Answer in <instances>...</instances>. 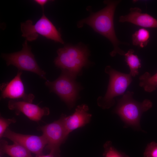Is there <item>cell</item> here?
Instances as JSON below:
<instances>
[{"instance_id":"obj_1","label":"cell","mask_w":157,"mask_h":157,"mask_svg":"<svg viewBox=\"0 0 157 157\" xmlns=\"http://www.w3.org/2000/svg\"><path fill=\"white\" fill-rule=\"evenodd\" d=\"M121 0H105L104 8L95 13L91 12L87 17L79 21L77 24L78 28L82 27L85 24L91 27L96 32L105 37L111 42L113 50L110 53L112 57L118 54L124 55L126 52L119 47L121 44L129 45L127 43L122 42L117 38L115 31L114 18L116 8Z\"/></svg>"},{"instance_id":"obj_2","label":"cell","mask_w":157,"mask_h":157,"mask_svg":"<svg viewBox=\"0 0 157 157\" xmlns=\"http://www.w3.org/2000/svg\"><path fill=\"white\" fill-rule=\"evenodd\" d=\"M57 52L55 65L75 78L81 74L83 68L90 63V51L87 46L81 43L75 45L67 44L59 49Z\"/></svg>"},{"instance_id":"obj_3","label":"cell","mask_w":157,"mask_h":157,"mask_svg":"<svg viewBox=\"0 0 157 157\" xmlns=\"http://www.w3.org/2000/svg\"><path fill=\"white\" fill-rule=\"evenodd\" d=\"M134 92L127 91L118 101L114 112L127 125L138 127L142 113L152 106L153 104L149 99H146L141 103L133 98Z\"/></svg>"},{"instance_id":"obj_4","label":"cell","mask_w":157,"mask_h":157,"mask_svg":"<svg viewBox=\"0 0 157 157\" xmlns=\"http://www.w3.org/2000/svg\"><path fill=\"white\" fill-rule=\"evenodd\" d=\"M105 72L109 76L108 88L105 95L99 97L97 100L98 105L104 109L113 106L115 103L114 98L123 95L132 81V76L129 74L119 72L110 65L106 67Z\"/></svg>"},{"instance_id":"obj_5","label":"cell","mask_w":157,"mask_h":157,"mask_svg":"<svg viewBox=\"0 0 157 157\" xmlns=\"http://www.w3.org/2000/svg\"><path fill=\"white\" fill-rule=\"evenodd\" d=\"M21 29L22 36L27 41L35 40L39 34L55 42L64 43L60 32L44 15V11L42 17L35 24L30 20L22 23Z\"/></svg>"},{"instance_id":"obj_6","label":"cell","mask_w":157,"mask_h":157,"mask_svg":"<svg viewBox=\"0 0 157 157\" xmlns=\"http://www.w3.org/2000/svg\"><path fill=\"white\" fill-rule=\"evenodd\" d=\"M75 79L66 72L62 70L61 74L57 79L53 81L47 80L45 83L51 92L56 93L69 108H72L81 88Z\"/></svg>"},{"instance_id":"obj_7","label":"cell","mask_w":157,"mask_h":157,"mask_svg":"<svg viewBox=\"0 0 157 157\" xmlns=\"http://www.w3.org/2000/svg\"><path fill=\"white\" fill-rule=\"evenodd\" d=\"M1 56L6 61L7 65H12L17 67L18 70L33 72L47 80L46 73L38 65L27 40L23 44L21 51L10 53H3Z\"/></svg>"},{"instance_id":"obj_8","label":"cell","mask_w":157,"mask_h":157,"mask_svg":"<svg viewBox=\"0 0 157 157\" xmlns=\"http://www.w3.org/2000/svg\"><path fill=\"white\" fill-rule=\"evenodd\" d=\"M64 115L62 114L57 120L38 128L47 140L45 148L49 153L59 155L60 146L68 136L64 124Z\"/></svg>"},{"instance_id":"obj_9","label":"cell","mask_w":157,"mask_h":157,"mask_svg":"<svg viewBox=\"0 0 157 157\" xmlns=\"http://www.w3.org/2000/svg\"><path fill=\"white\" fill-rule=\"evenodd\" d=\"M3 137L8 139L13 143L22 145L35 154L36 157L43 155V149L47 144V140L43 135L38 136L21 134L15 132L8 128Z\"/></svg>"},{"instance_id":"obj_10","label":"cell","mask_w":157,"mask_h":157,"mask_svg":"<svg viewBox=\"0 0 157 157\" xmlns=\"http://www.w3.org/2000/svg\"><path fill=\"white\" fill-rule=\"evenodd\" d=\"M22 71L18 70L16 75L10 82L3 83L0 85L1 99H21L22 101L32 103L35 98L32 94L26 93L21 78Z\"/></svg>"},{"instance_id":"obj_11","label":"cell","mask_w":157,"mask_h":157,"mask_svg":"<svg viewBox=\"0 0 157 157\" xmlns=\"http://www.w3.org/2000/svg\"><path fill=\"white\" fill-rule=\"evenodd\" d=\"M8 108L15 111L16 115L22 113L29 119L33 121H40L44 116L48 115L50 113L49 109L47 107H40L36 105L23 101L13 100L8 102Z\"/></svg>"},{"instance_id":"obj_12","label":"cell","mask_w":157,"mask_h":157,"mask_svg":"<svg viewBox=\"0 0 157 157\" xmlns=\"http://www.w3.org/2000/svg\"><path fill=\"white\" fill-rule=\"evenodd\" d=\"M88 106L83 104L78 106L72 115L68 116L64 115V124L68 135L72 131L89 122L92 115L88 112Z\"/></svg>"},{"instance_id":"obj_13","label":"cell","mask_w":157,"mask_h":157,"mask_svg":"<svg viewBox=\"0 0 157 157\" xmlns=\"http://www.w3.org/2000/svg\"><path fill=\"white\" fill-rule=\"evenodd\" d=\"M119 22H129L144 28H157V20L149 14L142 13L138 7L130 8L127 14L119 17Z\"/></svg>"},{"instance_id":"obj_14","label":"cell","mask_w":157,"mask_h":157,"mask_svg":"<svg viewBox=\"0 0 157 157\" xmlns=\"http://www.w3.org/2000/svg\"><path fill=\"white\" fill-rule=\"evenodd\" d=\"M0 154L11 157H33L31 152L22 145L15 143L9 145L7 141L3 140H0Z\"/></svg>"},{"instance_id":"obj_15","label":"cell","mask_w":157,"mask_h":157,"mask_svg":"<svg viewBox=\"0 0 157 157\" xmlns=\"http://www.w3.org/2000/svg\"><path fill=\"white\" fill-rule=\"evenodd\" d=\"M134 52V49H130L124 55L125 61L130 70L129 74L133 77L138 74V69L141 67V60L137 55L133 54Z\"/></svg>"},{"instance_id":"obj_16","label":"cell","mask_w":157,"mask_h":157,"mask_svg":"<svg viewBox=\"0 0 157 157\" xmlns=\"http://www.w3.org/2000/svg\"><path fill=\"white\" fill-rule=\"evenodd\" d=\"M139 80V85L146 92H151L157 88V73L151 76L146 72L140 76Z\"/></svg>"},{"instance_id":"obj_17","label":"cell","mask_w":157,"mask_h":157,"mask_svg":"<svg viewBox=\"0 0 157 157\" xmlns=\"http://www.w3.org/2000/svg\"><path fill=\"white\" fill-rule=\"evenodd\" d=\"M149 38L150 33L148 30L144 28L139 29L132 35V44L134 46L144 48L148 44Z\"/></svg>"},{"instance_id":"obj_18","label":"cell","mask_w":157,"mask_h":157,"mask_svg":"<svg viewBox=\"0 0 157 157\" xmlns=\"http://www.w3.org/2000/svg\"><path fill=\"white\" fill-rule=\"evenodd\" d=\"M104 157H129L125 154L117 151L112 144L111 141L106 142L104 144Z\"/></svg>"},{"instance_id":"obj_19","label":"cell","mask_w":157,"mask_h":157,"mask_svg":"<svg viewBox=\"0 0 157 157\" xmlns=\"http://www.w3.org/2000/svg\"><path fill=\"white\" fill-rule=\"evenodd\" d=\"M144 157H157V143L153 141L148 144L144 153Z\"/></svg>"},{"instance_id":"obj_20","label":"cell","mask_w":157,"mask_h":157,"mask_svg":"<svg viewBox=\"0 0 157 157\" xmlns=\"http://www.w3.org/2000/svg\"><path fill=\"white\" fill-rule=\"evenodd\" d=\"M15 118L6 119L1 116L0 118V138H1L10 124L16 122Z\"/></svg>"},{"instance_id":"obj_21","label":"cell","mask_w":157,"mask_h":157,"mask_svg":"<svg viewBox=\"0 0 157 157\" xmlns=\"http://www.w3.org/2000/svg\"><path fill=\"white\" fill-rule=\"evenodd\" d=\"M50 1L47 0H35L34 1L36 3L41 6L44 9V6Z\"/></svg>"},{"instance_id":"obj_22","label":"cell","mask_w":157,"mask_h":157,"mask_svg":"<svg viewBox=\"0 0 157 157\" xmlns=\"http://www.w3.org/2000/svg\"><path fill=\"white\" fill-rule=\"evenodd\" d=\"M38 157H61L60 155L53 154L51 153L45 155H42Z\"/></svg>"},{"instance_id":"obj_23","label":"cell","mask_w":157,"mask_h":157,"mask_svg":"<svg viewBox=\"0 0 157 157\" xmlns=\"http://www.w3.org/2000/svg\"><path fill=\"white\" fill-rule=\"evenodd\" d=\"M0 157H1V156H0Z\"/></svg>"}]
</instances>
